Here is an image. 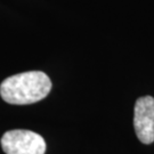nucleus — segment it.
I'll use <instances>...</instances> for the list:
<instances>
[{
	"label": "nucleus",
	"instance_id": "obj_3",
	"mask_svg": "<svg viewBox=\"0 0 154 154\" xmlns=\"http://www.w3.org/2000/svg\"><path fill=\"white\" fill-rule=\"evenodd\" d=\"M134 127L143 144L154 142V98L144 96L136 100L134 110Z\"/></svg>",
	"mask_w": 154,
	"mask_h": 154
},
{
	"label": "nucleus",
	"instance_id": "obj_1",
	"mask_svg": "<svg viewBox=\"0 0 154 154\" xmlns=\"http://www.w3.org/2000/svg\"><path fill=\"white\" fill-rule=\"evenodd\" d=\"M51 90L49 77L41 71L18 73L5 79L0 85V96L6 103L28 105L47 97Z\"/></svg>",
	"mask_w": 154,
	"mask_h": 154
},
{
	"label": "nucleus",
	"instance_id": "obj_2",
	"mask_svg": "<svg viewBox=\"0 0 154 154\" xmlns=\"http://www.w3.org/2000/svg\"><path fill=\"white\" fill-rule=\"evenodd\" d=\"M1 147L6 154H45L46 142L37 132L15 129L4 134Z\"/></svg>",
	"mask_w": 154,
	"mask_h": 154
}]
</instances>
